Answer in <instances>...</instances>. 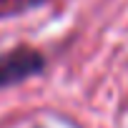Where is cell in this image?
Here are the masks:
<instances>
[{
  "label": "cell",
  "mask_w": 128,
  "mask_h": 128,
  "mask_svg": "<svg viewBox=\"0 0 128 128\" xmlns=\"http://www.w3.org/2000/svg\"><path fill=\"white\" fill-rule=\"evenodd\" d=\"M40 68H43V55L35 50H28V48L0 55V88L20 83V80L40 73Z\"/></svg>",
  "instance_id": "1"
}]
</instances>
